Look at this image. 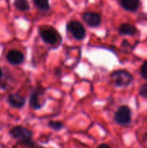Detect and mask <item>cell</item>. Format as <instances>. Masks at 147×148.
I'll list each match as a JSON object with an SVG mask.
<instances>
[{
    "label": "cell",
    "mask_w": 147,
    "mask_h": 148,
    "mask_svg": "<svg viewBox=\"0 0 147 148\" xmlns=\"http://www.w3.org/2000/svg\"><path fill=\"white\" fill-rule=\"evenodd\" d=\"M68 29L77 40H82L86 36V29L78 21H71L68 23Z\"/></svg>",
    "instance_id": "8992f818"
},
{
    "label": "cell",
    "mask_w": 147,
    "mask_h": 148,
    "mask_svg": "<svg viewBox=\"0 0 147 148\" xmlns=\"http://www.w3.org/2000/svg\"><path fill=\"white\" fill-rule=\"evenodd\" d=\"M97 148H111V147H110V146H108L107 144H105V143H103V144H101V145H99Z\"/></svg>",
    "instance_id": "ac0fdd59"
},
{
    "label": "cell",
    "mask_w": 147,
    "mask_h": 148,
    "mask_svg": "<svg viewBox=\"0 0 147 148\" xmlns=\"http://www.w3.org/2000/svg\"><path fill=\"white\" fill-rule=\"evenodd\" d=\"M82 17L87 24L91 27H98L101 22L100 14L96 12H86L83 14Z\"/></svg>",
    "instance_id": "9c48e42d"
},
{
    "label": "cell",
    "mask_w": 147,
    "mask_h": 148,
    "mask_svg": "<svg viewBox=\"0 0 147 148\" xmlns=\"http://www.w3.org/2000/svg\"><path fill=\"white\" fill-rule=\"evenodd\" d=\"M45 88L42 87H36L35 88L30 95L29 99V105L33 110H39L44 107L46 104V99L44 98Z\"/></svg>",
    "instance_id": "3957f363"
},
{
    "label": "cell",
    "mask_w": 147,
    "mask_h": 148,
    "mask_svg": "<svg viewBox=\"0 0 147 148\" xmlns=\"http://www.w3.org/2000/svg\"><path fill=\"white\" fill-rule=\"evenodd\" d=\"M143 140H144L145 142H146V141H147V133H146V134H144V137H143Z\"/></svg>",
    "instance_id": "d6986e66"
},
{
    "label": "cell",
    "mask_w": 147,
    "mask_h": 148,
    "mask_svg": "<svg viewBox=\"0 0 147 148\" xmlns=\"http://www.w3.org/2000/svg\"><path fill=\"white\" fill-rule=\"evenodd\" d=\"M40 36L42 39L48 44L55 45L61 40L58 32L50 26H43L40 29Z\"/></svg>",
    "instance_id": "5b68a950"
},
{
    "label": "cell",
    "mask_w": 147,
    "mask_h": 148,
    "mask_svg": "<svg viewBox=\"0 0 147 148\" xmlns=\"http://www.w3.org/2000/svg\"><path fill=\"white\" fill-rule=\"evenodd\" d=\"M7 101L11 108H23L26 103V98L16 93H11L7 96Z\"/></svg>",
    "instance_id": "52a82bcc"
},
{
    "label": "cell",
    "mask_w": 147,
    "mask_h": 148,
    "mask_svg": "<svg viewBox=\"0 0 147 148\" xmlns=\"http://www.w3.org/2000/svg\"><path fill=\"white\" fill-rule=\"evenodd\" d=\"M14 6L20 11H28L30 8L28 0H14Z\"/></svg>",
    "instance_id": "7c38bea8"
},
{
    "label": "cell",
    "mask_w": 147,
    "mask_h": 148,
    "mask_svg": "<svg viewBox=\"0 0 147 148\" xmlns=\"http://www.w3.org/2000/svg\"><path fill=\"white\" fill-rule=\"evenodd\" d=\"M120 3L125 10L129 11H135L139 8V0H120Z\"/></svg>",
    "instance_id": "30bf717a"
},
{
    "label": "cell",
    "mask_w": 147,
    "mask_h": 148,
    "mask_svg": "<svg viewBox=\"0 0 147 148\" xmlns=\"http://www.w3.org/2000/svg\"><path fill=\"white\" fill-rule=\"evenodd\" d=\"M140 75L146 81H147V61L144 62L140 68Z\"/></svg>",
    "instance_id": "2e32d148"
},
{
    "label": "cell",
    "mask_w": 147,
    "mask_h": 148,
    "mask_svg": "<svg viewBox=\"0 0 147 148\" xmlns=\"http://www.w3.org/2000/svg\"><path fill=\"white\" fill-rule=\"evenodd\" d=\"M6 60L11 65H19L23 62L24 55L19 50L11 49L6 55Z\"/></svg>",
    "instance_id": "ba28073f"
},
{
    "label": "cell",
    "mask_w": 147,
    "mask_h": 148,
    "mask_svg": "<svg viewBox=\"0 0 147 148\" xmlns=\"http://www.w3.org/2000/svg\"><path fill=\"white\" fill-rule=\"evenodd\" d=\"M2 76H3V70H2L1 68H0V79L2 78Z\"/></svg>",
    "instance_id": "ffe728a7"
},
{
    "label": "cell",
    "mask_w": 147,
    "mask_h": 148,
    "mask_svg": "<svg viewBox=\"0 0 147 148\" xmlns=\"http://www.w3.org/2000/svg\"><path fill=\"white\" fill-rule=\"evenodd\" d=\"M26 147L28 148H44L42 147H41V146H39L38 144H36V143H35L33 140L31 141V142H29L27 146H26Z\"/></svg>",
    "instance_id": "e0dca14e"
},
{
    "label": "cell",
    "mask_w": 147,
    "mask_h": 148,
    "mask_svg": "<svg viewBox=\"0 0 147 148\" xmlns=\"http://www.w3.org/2000/svg\"><path fill=\"white\" fill-rule=\"evenodd\" d=\"M110 81L113 86L125 88L131 85L133 82V75L126 69H117L110 74Z\"/></svg>",
    "instance_id": "6da1fadb"
},
{
    "label": "cell",
    "mask_w": 147,
    "mask_h": 148,
    "mask_svg": "<svg viewBox=\"0 0 147 148\" xmlns=\"http://www.w3.org/2000/svg\"><path fill=\"white\" fill-rule=\"evenodd\" d=\"M9 134L25 147L33 140V132L23 126H14L9 130Z\"/></svg>",
    "instance_id": "7a4b0ae2"
},
{
    "label": "cell",
    "mask_w": 147,
    "mask_h": 148,
    "mask_svg": "<svg viewBox=\"0 0 147 148\" xmlns=\"http://www.w3.org/2000/svg\"><path fill=\"white\" fill-rule=\"evenodd\" d=\"M139 95L142 98L147 100V82L142 84L139 88Z\"/></svg>",
    "instance_id": "9a60e30c"
},
{
    "label": "cell",
    "mask_w": 147,
    "mask_h": 148,
    "mask_svg": "<svg viewBox=\"0 0 147 148\" xmlns=\"http://www.w3.org/2000/svg\"><path fill=\"white\" fill-rule=\"evenodd\" d=\"M132 109L127 105H121L117 108L113 115V121L121 127H126L132 123Z\"/></svg>",
    "instance_id": "277c9868"
},
{
    "label": "cell",
    "mask_w": 147,
    "mask_h": 148,
    "mask_svg": "<svg viewBox=\"0 0 147 148\" xmlns=\"http://www.w3.org/2000/svg\"><path fill=\"white\" fill-rule=\"evenodd\" d=\"M137 32L136 28L129 23H123L122 25H120V27L119 28V33L120 35H129V36H133Z\"/></svg>",
    "instance_id": "8fae6325"
},
{
    "label": "cell",
    "mask_w": 147,
    "mask_h": 148,
    "mask_svg": "<svg viewBox=\"0 0 147 148\" xmlns=\"http://www.w3.org/2000/svg\"><path fill=\"white\" fill-rule=\"evenodd\" d=\"M48 127L55 131H61L64 128V124L59 121H49L48 122Z\"/></svg>",
    "instance_id": "5bb4252c"
},
{
    "label": "cell",
    "mask_w": 147,
    "mask_h": 148,
    "mask_svg": "<svg viewBox=\"0 0 147 148\" xmlns=\"http://www.w3.org/2000/svg\"><path fill=\"white\" fill-rule=\"evenodd\" d=\"M35 5L42 11H48L49 9V0H34Z\"/></svg>",
    "instance_id": "4fadbf2b"
}]
</instances>
